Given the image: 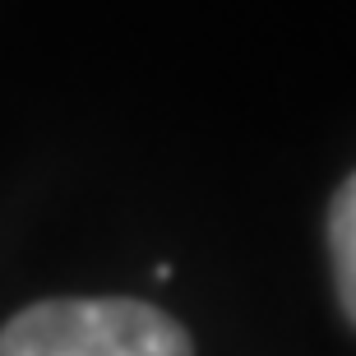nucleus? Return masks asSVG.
<instances>
[{"label":"nucleus","instance_id":"f257e3e1","mask_svg":"<svg viewBox=\"0 0 356 356\" xmlns=\"http://www.w3.org/2000/svg\"><path fill=\"white\" fill-rule=\"evenodd\" d=\"M0 356H195L190 333L144 301H38L0 329Z\"/></svg>","mask_w":356,"mask_h":356},{"label":"nucleus","instance_id":"f03ea898","mask_svg":"<svg viewBox=\"0 0 356 356\" xmlns=\"http://www.w3.org/2000/svg\"><path fill=\"white\" fill-rule=\"evenodd\" d=\"M329 254H333V282L343 315L356 324V172L338 185L329 209Z\"/></svg>","mask_w":356,"mask_h":356}]
</instances>
